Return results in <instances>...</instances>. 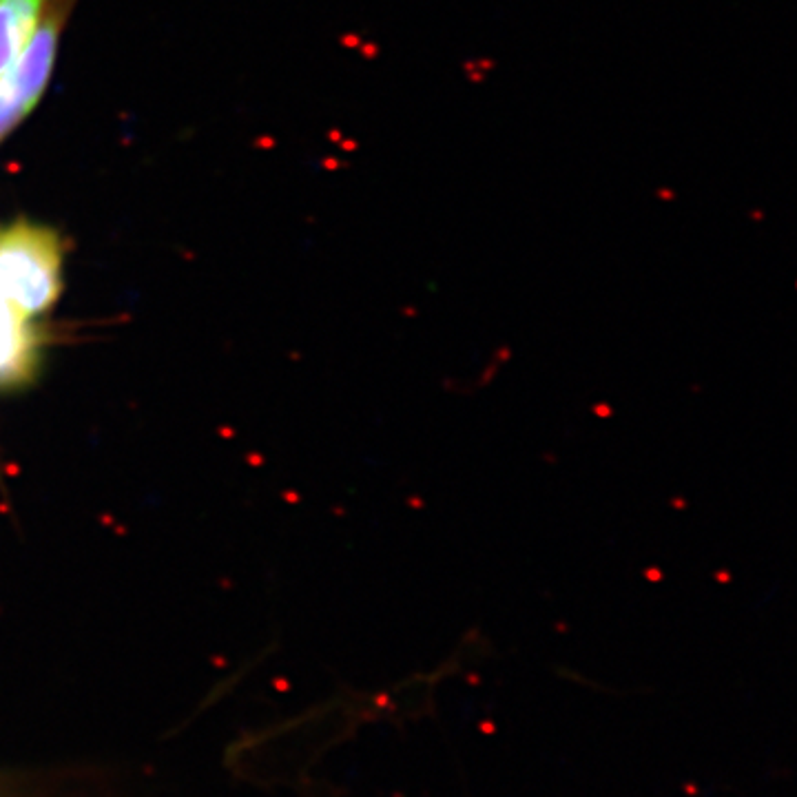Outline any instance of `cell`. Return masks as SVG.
Segmentation results:
<instances>
[{"label": "cell", "instance_id": "3957f363", "mask_svg": "<svg viewBox=\"0 0 797 797\" xmlns=\"http://www.w3.org/2000/svg\"><path fill=\"white\" fill-rule=\"evenodd\" d=\"M51 0H0V76L22 53Z\"/></svg>", "mask_w": 797, "mask_h": 797}, {"label": "cell", "instance_id": "6da1fadb", "mask_svg": "<svg viewBox=\"0 0 797 797\" xmlns=\"http://www.w3.org/2000/svg\"><path fill=\"white\" fill-rule=\"evenodd\" d=\"M64 246L55 231L16 219L0 229V299L25 319L49 311L62 288Z\"/></svg>", "mask_w": 797, "mask_h": 797}, {"label": "cell", "instance_id": "277c9868", "mask_svg": "<svg viewBox=\"0 0 797 797\" xmlns=\"http://www.w3.org/2000/svg\"><path fill=\"white\" fill-rule=\"evenodd\" d=\"M0 797H7V795H5V789H3V784H0Z\"/></svg>", "mask_w": 797, "mask_h": 797}, {"label": "cell", "instance_id": "7a4b0ae2", "mask_svg": "<svg viewBox=\"0 0 797 797\" xmlns=\"http://www.w3.org/2000/svg\"><path fill=\"white\" fill-rule=\"evenodd\" d=\"M71 3L51 0L22 53L0 76V144L27 120L47 91Z\"/></svg>", "mask_w": 797, "mask_h": 797}]
</instances>
